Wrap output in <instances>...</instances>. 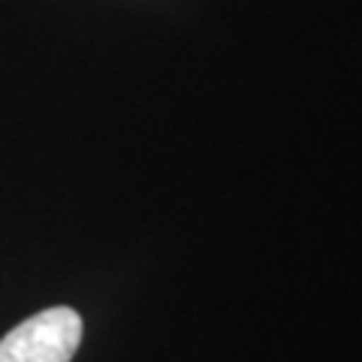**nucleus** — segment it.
Segmentation results:
<instances>
[{"instance_id":"1","label":"nucleus","mask_w":362,"mask_h":362,"mask_svg":"<svg viewBox=\"0 0 362 362\" xmlns=\"http://www.w3.org/2000/svg\"><path fill=\"white\" fill-rule=\"evenodd\" d=\"M82 344V317L54 305L0 338V362H70Z\"/></svg>"}]
</instances>
